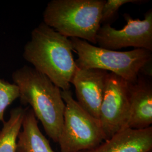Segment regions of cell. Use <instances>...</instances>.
Returning a JSON list of instances; mask_svg holds the SVG:
<instances>
[{"instance_id": "cell-1", "label": "cell", "mask_w": 152, "mask_h": 152, "mask_svg": "<svg viewBox=\"0 0 152 152\" xmlns=\"http://www.w3.org/2000/svg\"><path fill=\"white\" fill-rule=\"evenodd\" d=\"M72 51L70 38L42 22L32 31L23 56L61 90L66 91L70 90L72 79L77 69Z\"/></svg>"}, {"instance_id": "cell-2", "label": "cell", "mask_w": 152, "mask_h": 152, "mask_svg": "<svg viewBox=\"0 0 152 152\" xmlns=\"http://www.w3.org/2000/svg\"><path fill=\"white\" fill-rule=\"evenodd\" d=\"M23 104H29L50 138L58 142L62 130L65 104L61 90L47 76L27 65L12 73Z\"/></svg>"}, {"instance_id": "cell-3", "label": "cell", "mask_w": 152, "mask_h": 152, "mask_svg": "<svg viewBox=\"0 0 152 152\" xmlns=\"http://www.w3.org/2000/svg\"><path fill=\"white\" fill-rule=\"evenodd\" d=\"M104 0H52L44 12V23L68 38H77L92 45L101 27Z\"/></svg>"}, {"instance_id": "cell-4", "label": "cell", "mask_w": 152, "mask_h": 152, "mask_svg": "<svg viewBox=\"0 0 152 152\" xmlns=\"http://www.w3.org/2000/svg\"><path fill=\"white\" fill-rule=\"evenodd\" d=\"M69 38L73 51L78 55L75 60L77 68L109 71L129 83H135L141 68L152 60V51L145 49L118 51L97 47L79 38Z\"/></svg>"}, {"instance_id": "cell-5", "label": "cell", "mask_w": 152, "mask_h": 152, "mask_svg": "<svg viewBox=\"0 0 152 152\" xmlns=\"http://www.w3.org/2000/svg\"><path fill=\"white\" fill-rule=\"evenodd\" d=\"M65 104L64 122L58 142L60 152H81L107 140L99 120L89 114L73 98L71 90H61Z\"/></svg>"}, {"instance_id": "cell-6", "label": "cell", "mask_w": 152, "mask_h": 152, "mask_svg": "<svg viewBox=\"0 0 152 152\" xmlns=\"http://www.w3.org/2000/svg\"><path fill=\"white\" fill-rule=\"evenodd\" d=\"M130 84L115 74L108 73L99 118L107 139L126 129L130 114Z\"/></svg>"}, {"instance_id": "cell-7", "label": "cell", "mask_w": 152, "mask_h": 152, "mask_svg": "<svg viewBox=\"0 0 152 152\" xmlns=\"http://www.w3.org/2000/svg\"><path fill=\"white\" fill-rule=\"evenodd\" d=\"M126 24L121 29L110 24L101 26L96 34V43L100 48L116 50L127 47L152 51V10L147 11L143 20L133 19L125 14Z\"/></svg>"}, {"instance_id": "cell-8", "label": "cell", "mask_w": 152, "mask_h": 152, "mask_svg": "<svg viewBox=\"0 0 152 152\" xmlns=\"http://www.w3.org/2000/svg\"><path fill=\"white\" fill-rule=\"evenodd\" d=\"M108 73L99 69L77 68L71 81L75 87L78 103L98 120Z\"/></svg>"}, {"instance_id": "cell-9", "label": "cell", "mask_w": 152, "mask_h": 152, "mask_svg": "<svg viewBox=\"0 0 152 152\" xmlns=\"http://www.w3.org/2000/svg\"><path fill=\"white\" fill-rule=\"evenodd\" d=\"M152 124V84L139 75L130 84V114L126 128L141 130Z\"/></svg>"}, {"instance_id": "cell-10", "label": "cell", "mask_w": 152, "mask_h": 152, "mask_svg": "<svg viewBox=\"0 0 152 152\" xmlns=\"http://www.w3.org/2000/svg\"><path fill=\"white\" fill-rule=\"evenodd\" d=\"M152 126L141 130L126 128L92 149L81 152H151Z\"/></svg>"}, {"instance_id": "cell-11", "label": "cell", "mask_w": 152, "mask_h": 152, "mask_svg": "<svg viewBox=\"0 0 152 152\" xmlns=\"http://www.w3.org/2000/svg\"><path fill=\"white\" fill-rule=\"evenodd\" d=\"M17 140L16 152H54L39 130L38 120L32 109L27 108Z\"/></svg>"}, {"instance_id": "cell-12", "label": "cell", "mask_w": 152, "mask_h": 152, "mask_svg": "<svg viewBox=\"0 0 152 152\" xmlns=\"http://www.w3.org/2000/svg\"><path fill=\"white\" fill-rule=\"evenodd\" d=\"M27 109L20 107L12 109L10 118L3 123L0 131V152H16L18 137Z\"/></svg>"}, {"instance_id": "cell-13", "label": "cell", "mask_w": 152, "mask_h": 152, "mask_svg": "<svg viewBox=\"0 0 152 152\" xmlns=\"http://www.w3.org/2000/svg\"><path fill=\"white\" fill-rule=\"evenodd\" d=\"M19 98L18 87L15 83H11L0 78V121L3 123L4 113L6 108L16 99Z\"/></svg>"}, {"instance_id": "cell-14", "label": "cell", "mask_w": 152, "mask_h": 152, "mask_svg": "<svg viewBox=\"0 0 152 152\" xmlns=\"http://www.w3.org/2000/svg\"><path fill=\"white\" fill-rule=\"evenodd\" d=\"M145 1L142 0H108L104 4L101 14V25L110 24L117 18L118 10L124 5L132 4L145 3Z\"/></svg>"}, {"instance_id": "cell-15", "label": "cell", "mask_w": 152, "mask_h": 152, "mask_svg": "<svg viewBox=\"0 0 152 152\" xmlns=\"http://www.w3.org/2000/svg\"><path fill=\"white\" fill-rule=\"evenodd\" d=\"M152 60L149 61L147 63L141 68L140 71V75L144 77H151L152 76Z\"/></svg>"}, {"instance_id": "cell-16", "label": "cell", "mask_w": 152, "mask_h": 152, "mask_svg": "<svg viewBox=\"0 0 152 152\" xmlns=\"http://www.w3.org/2000/svg\"></svg>"}]
</instances>
